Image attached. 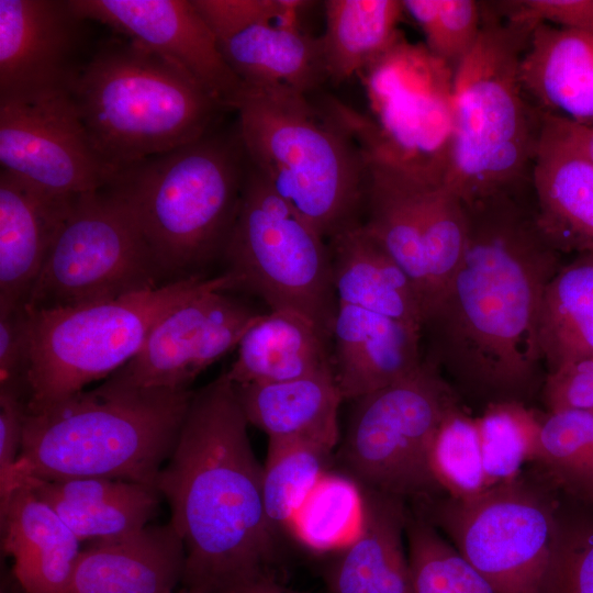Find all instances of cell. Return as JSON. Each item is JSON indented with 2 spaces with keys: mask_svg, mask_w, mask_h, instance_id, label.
Wrapping results in <instances>:
<instances>
[{
  "mask_svg": "<svg viewBox=\"0 0 593 593\" xmlns=\"http://www.w3.org/2000/svg\"><path fill=\"white\" fill-rule=\"evenodd\" d=\"M463 204L465 253L425 317V357L463 402L528 404L547 374L539 314L560 253L538 225L532 184Z\"/></svg>",
  "mask_w": 593,
  "mask_h": 593,
  "instance_id": "1",
  "label": "cell"
},
{
  "mask_svg": "<svg viewBox=\"0 0 593 593\" xmlns=\"http://www.w3.org/2000/svg\"><path fill=\"white\" fill-rule=\"evenodd\" d=\"M225 372L194 392L154 486L184 547L182 591L235 593L270 577L275 552L262 466Z\"/></svg>",
  "mask_w": 593,
  "mask_h": 593,
  "instance_id": "2",
  "label": "cell"
},
{
  "mask_svg": "<svg viewBox=\"0 0 593 593\" xmlns=\"http://www.w3.org/2000/svg\"><path fill=\"white\" fill-rule=\"evenodd\" d=\"M193 393L103 382L44 409H25L11 492L25 479L109 478L154 486Z\"/></svg>",
  "mask_w": 593,
  "mask_h": 593,
  "instance_id": "3",
  "label": "cell"
},
{
  "mask_svg": "<svg viewBox=\"0 0 593 593\" xmlns=\"http://www.w3.org/2000/svg\"><path fill=\"white\" fill-rule=\"evenodd\" d=\"M246 88L235 109L249 165L327 242L362 222L366 159L336 101Z\"/></svg>",
  "mask_w": 593,
  "mask_h": 593,
  "instance_id": "4",
  "label": "cell"
},
{
  "mask_svg": "<svg viewBox=\"0 0 593 593\" xmlns=\"http://www.w3.org/2000/svg\"><path fill=\"white\" fill-rule=\"evenodd\" d=\"M480 34L454 70L452 141L445 183L463 203L532 183L542 115L519 79L535 24L481 3Z\"/></svg>",
  "mask_w": 593,
  "mask_h": 593,
  "instance_id": "5",
  "label": "cell"
},
{
  "mask_svg": "<svg viewBox=\"0 0 593 593\" xmlns=\"http://www.w3.org/2000/svg\"><path fill=\"white\" fill-rule=\"evenodd\" d=\"M248 160L223 122L201 137L115 170L105 187L128 210L158 267L181 273L221 258Z\"/></svg>",
  "mask_w": 593,
  "mask_h": 593,
  "instance_id": "6",
  "label": "cell"
},
{
  "mask_svg": "<svg viewBox=\"0 0 593 593\" xmlns=\"http://www.w3.org/2000/svg\"><path fill=\"white\" fill-rule=\"evenodd\" d=\"M71 99L114 170L201 137L230 111L166 59L118 34L89 55Z\"/></svg>",
  "mask_w": 593,
  "mask_h": 593,
  "instance_id": "7",
  "label": "cell"
},
{
  "mask_svg": "<svg viewBox=\"0 0 593 593\" xmlns=\"http://www.w3.org/2000/svg\"><path fill=\"white\" fill-rule=\"evenodd\" d=\"M216 287L235 290L233 277L198 273L109 300L72 306L26 309V411L33 412L109 378L142 348L169 313Z\"/></svg>",
  "mask_w": 593,
  "mask_h": 593,
  "instance_id": "8",
  "label": "cell"
},
{
  "mask_svg": "<svg viewBox=\"0 0 593 593\" xmlns=\"http://www.w3.org/2000/svg\"><path fill=\"white\" fill-rule=\"evenodd\" d=\"M221 258L236 289L257 295L271 312L310 321L332 338L338 301L328 242L249 163Z\"/></svg>",
  "mask_w": 593,
  "mask_h": 593,
  "instance_id": "9",
  "label": "cell"
},
{
  "mask_svg": "<svg viewBox=\"0 0 593 593\" xmlns=\"http://www.w3.org/2000/svg\"><path fill=\"white\" fill-rule=\"evenodd\" d=\"M463 405L438 366L424 356L407 377L353 400L340 459L360 485L409 505L444 495L429 452L445 418Z\"/></svg>",
  "mask_w": 593,
  "mask_h": 593,
  "instance_id": "10",
  "label": "cell"
},
{
  "mask_svg": "<svg viewBox=\"0 0 593 593\" xmlns=\"http://www.w3.org/2000/svg\"><path fill=\"white\" fill-rule=\"evenodd\" d=\"M562 492L538 468L463 499L410 505L448 538L494 593H537Z\"/></svg>",
  "mask_w": 593,
  "mask_h": 593,
  "instance_id": "11",
  "label": "cell"
},
{
  "mask_svg": "<svg viewBox=\"0 0 593 593\" xmlns=\"http://www.w3.org/2000/svg\"><path fill=\"white\" fill-rule=\"evenodd\" d=\"M360 145L367 171L361 225L410 279L425 318L461 262L465 204L444 181Z\"/></svg>",
  "mask_w": 593,
  "mask_h": 593,
  "instance_id": "12",
  "label": "cell"
},
{
  "mask_svg": "<svg viewBox=\"0 0 593 593\" xmlns=\"http://www.w3.org/2000/svg\"><path fill=\"white\" fill-rule=\"evenodd\" d=\"M163 275L128 210L103 188L72 199L24 306L109 300L160 286Z\"/></svg>",
  "mask_w": 593,
  "mask_h": 593,
  "instance_id": "13",
  "label": "cell"
},
{
  "mask_svg": "<svg viewBox=\"0 0 593 593\" xmlns=\"http://www.w3.org/2000/svg\"><path fill=\"white\" fill-rule=\"evenodd\" d=\"M361 74L376 120L348 110L357 139L391 160L444 181L452 141L454 69L402 34Z\"/></svg>",
  "mask_w": 593,
  "mask_h": 593,
  "instance_id": "14",
  "label": "cell"
},
{
  "mask_svg": "<svg viewBox=\"0 0 593 593\" xmlns=\"http://www.w3.org/2000/svg\"><path fill=\"white\" fill-rule=\"evenodd\" d=\"M245 88L313 94L327 81L318 37L302 30V0H192Z\"/></svg>",
  "mask_w": 593,
  "mask_h": 593,
  "instance_id": "15",
  "label": "cell"
},
{
  "mask_svg": "<svg viewBox=\"0 0 593 593\" xmlns=\"http://www.w3.org/2000/svg\"><path fill=\"white\" fill-rule=\"evenodd\" d=\"M230 291L209 289L169 313L139 351L104 382L128 389L190 390L203 370L237 348L261 314Z\"/></svg>",
  "mask_w": 593,
  "mask_h": 593,
  "instance_id": "16",
  "label": "cell"
},
{
  "mask_svg": "<svg viewBox=\"0 0 593 593\" xmlns=\"http://www.w3.org/2000/svg\"><path fill=\"white\" fill-rule=\"evenodd\" d=\"M0 165L61 197L103 189L115 172L91 142L71 96L0 103Z\"/></svg>",
  "mask_w": 593,
  "mask_h": 593,
  "instance_id": "17",
  "label": "cell"
},
{
  "mask_svg": "<svg viewBox=\"0 0 593 593\" xmlns=\"http://www.w3.org/2000/svg\"><path fill=\"white\" fill-rule=\"evenodd\" d=\"M86 22L69 0H0V103L71 96Z\"/></svg>",
  "mask_w": 593,
  "mask_h": 593,
  "instance_id": "18",
  "label": "cell"
},
{
  "mask_svg": "<svg viewBox=\"0 0 593 593\" xmlns=\"http://www.w3.org/2000/svg\"><path fill=\"white\" fill-rule=\"evenodd\" d=\"M78 15L159 55L235 111L245 86L192 0H69Z\"/></svg>",
  "mask_w": 593,
  "mask_h": 593,
  "instance_id": "19",
  "label": "cell"
},
{
  "mask_svg": "<svg viewBox=\"0 0 593 593\" xmlns=\"http://www.w3.org/2000/svg\"><path fill=\"white\" fill-rule=\"evenodd\" d=\"M423 332L410 324L338 303L332 329L334 376L344 401L383 389L423 362Z\"/></svg>",
  "mask_w": 593,
  "mask_h": 593,
  "instance_id": "20",
  "label": "cell"
},
{
  "mask_svg": "<svg viewBox=\"0 0 593 593\" xmlns=\"http://www.w3.org/2000/svg\"><path fill=\"white\" fill-rule=\"evenodd\" d=\"M184 547L170 522L81 549L67 593H174Z\"/></svg>",
  "mask_w": 593,
  "mask_h": 593,
  "instance_id": "21",
  "label": "cell"
},
{
  "mask_svg": "<svg viewBox=\"0 0 593 593\" xmlns=\"http://www.w3.org/2000/svg\"><path fill=\"white\" fill-rule=\"evenodd\" d=\"M75 197L0 171V314L25 304Z\"/></svg>",
  "mask_w": 593,
  "mask_h": 593,
  "instance_id": "22",
  "label": "cell"
},
{
  "mask_svg": "<svg viewBox=\"0 0 593 593\" xmlns=\"http://www.w3.org/2000/svg\"><path fill=\"white\" fill-rule=\"evenodd\" d=\"M519 79L540 114L593 125V33L536 23Z\"/></svg>",
  "mask_w": 593,
  "mask_h": 593,
  "instance_id": "23",
  "label": "cell"
},
{
  "mask_svg": "<svg viewBox=\"0 0 593 593\" xmlns=\"http://www.w3.org/2000/svg\"><path fill=\"white\" fill-rule=\"evenodd\" d=\"M538 225L558 253H593V164L542 119L532 172Z\"/></svg>",
  "mask_w": 593,
  "mask_h": 593,
  "instance_id": "24",
  "label": "cell"
},
{
  "mask_svg": "<svg viewBox=\"0 0 593 593\" xmlns=\"http://www.w3.org/2000/svg\"><path fill=\"white\" fill-rule=\"evenodd\" d=\"M2 548L26 593H67L80 540L31 488L16 485L0 503Z\"/></svg>",
  "mask_w": 593,
  "mask_h": 593,
  "instance_id": "25",
  "label": "cell"
},
{
  "mask_svg": "<svg viewBox=\"0 0 593 593\" xmlns=\"http://www.w3.org/2000/svg\"><path fill=\"white\" fill-rule=\"evenodd\" d=\"M31 488L82 540L123 537L150 524L159 511L161 495L149 484L109 479H25Z\"/></svg>",
  "mask_w": 593,
  "mask_h": 593,
  "instance_id": "26",
  "label": "cell"
},
{
  "mask_svg": "<svg viewBox=\"0 0 593 593\" xmlns=\"http://www.w3.org/2000/svg\"><path fill=\"white\" fill-rule=\"evenodd\" d=\"M366 517L356 540L340 551L327 581L333 593H415L404 538L409 504L363 488Z\"/></svg>",
  "mask_w": 593,
  "mask_h": 593,
  "instance_id": "27",
  "label": "cell"
},
{
  "mask_svg": "<svg viewBox=\"0 0 593 593\" xmlns=\"http://www.w3.org/2000/svg\"><path fill=\"white\" fill-rule=\"evenodd\" d=\"M234 387L248 424L268 439L306 440L332 449L338 444L344 400L334 372Z\"/></svg>",
  "mask_w": 593,
  "mask_h": 593,
  "instance_id": "28",
  "label": "cell"
},
{
  "mask_svg": "<svg viewBox=\"0 0 593 593\" xmlns=\"http://www.w3.org/2000/svg\"><path fill=\"white\" fill-rule=\"evenodd\" d=\"M338 303L360 307L423 332L424 311L406 275L361 224L328 240Z\"/></svg>",
  "mask_w": 593,
  "mask_h": 593,
  "instance_id": "29",
  "label": "cell"
},
{
  "mask_svg": "<svg viewBox=\"0 0 593 593\" xmlns=\"http://www.w3.org/2000/svg\"><path fill=\"white\" fill-rule=\"evenodd\" d=\"M227 379L235 385L271 383L334 372L332 338L292 313H261L237 345Z\"/></svg>",
  "mask_w": 593,
  "mask_h": 593,
  "instance_id": "30",
  "label": "cell"
},
{
  "mask_svg": "<svg viewBox=\"0 0 593 593\" xmlns=\"http://www.w3.org/2000/svg\"><path fill=\"white\" fill-rule=\"evenodd\" d=\"M320 38L327 81L340 83L361 74L401 35L405 13L399 0H326Z\"/></svg>",
  "mask_w": 593,
  "mask_h": 593,
  "instance_id": "31",
  "label": "cell"
},
{
  "mask_svg": "<svg viewBox=\"0 0 593 593\" xmlns=\"http://www.w3.org/2000/svg\"><path fill=\"white\" fill-rule=\"evenodd\" d=\"M538 336L547 373L593 356V253L561 266L547 283Z\"/></svg>",
  "mask_w": 593,
  "mask_h": 593,
  "instance_id": "32",
  "label": "cell"
},
{
  "mask_svg": "<svg viewBox=\"0 0 593 593\" xmlns=\"http://www.w3.org/2000/svg\"><path fill=\"white\" fill-rule=\"evenodd\" d=\"M363 489L350 477L326 471L293 515L288 530L315 552L342 551L360 535Z\"/></svg>",
  "mask_w": 593,
  "mask_h": 593,
  "instance_id": "33",
  "label": "cell"
},
{
  "mask_svg": "<svg viewBox=\"0 0 593 593\" xmlns=\"http://www.w3.org/2000/svg\"><path fill=\"white\" fill-rule=\"evenodd\" d=\"M534 465L564 495L593 505V410L544 413Z\"/></svg>",
  "mask_w": 593,
  "mask_h": 593,
  "instance_id": "34",
  "label": "cell"
},
{
  "mask_svg": "<svg viewBox=\"0 0 593 593\" xmlns=\"http://www.w3.org/2000/svg\"><path fill=\"white\" fill-rule=\"evenodd\" d=\"M332 452V448L312 441L268 439L262 496L276 533L288 529L295 512L327 471Z\"/></svg>",
  "mask_w": 593,
  "mask_h": 593,
  "instance_id": "35",
  "label": "cell"
},
{
  "mask_svg": "<svg viewBox=\"0 0 593 593\" xmlns=\"http://www.w3.org/2000/svg\"><path fill=\"white\" fill-rule=\"evenodd\" d=\"M544 413L528 404H488L475 417L486 489L515 479L537 457Z\"/></svg>",
  "mask_w": 593,
  "mask_h": 593,
  "instance_id": "36",
  "label": "cell"
},
{
  "mask_svg": "<svg viewBox=\"0 0 593 593\" xmlns=\"http://www.w3.org/2000/svg\"><path fill=\"white\" fill-rule=\"evenodd\" d=\"M405 537L415 593H494L443 534L410 505Z\"/></svg>",
  "mask_w": 593,
  "mask_h": 593,
  "instance_id": "37",
  "label": "cell"
},
{
  "mask_svg": "<svg viewBox=\"0 0 593 593\" xmlns=\"http://www.w3.org/2000/svg\"><path fill=\"white\" fill-rule=\"evenodd\" d=\"M537 593H593V505L561 494Z\"/></svg>",
  "mask_w": 593,
  "mask_h": 593,
  "instance_id": "38",
  "label": "cell"
},
{
  "mask_svg": "<svg viewBox=\"0 0 593 593\" xmlns=\"http://www.w3.org/2000/svg\"><path fill=\"white\" fill-rule=\"evenodd\" d=\"M432 473L445 494L463 499L486 489L475 417L466 405L440 425L429 452Z\"/></svg>",
  "mask_w": 593,
  "mask_h": 593,
  "instance_id": "39",
  "label": "cell"
},
{
  "mask_svg": "<svg viewBox=\"0 0 593 593\" xmlns=\"http://www.w3.org/2000/svg\"><path fill=\"white\" fill-rule=\"evenodd\" d=\"M404 12L418 24L425 46L454 70L481 30V3L472 0H403Z\"/></svg>",
  "mask_w": 593,
  "mask_h": 593,
  "instance_id": "40",
  "label": "cell"
},
{
  "mask_svg": "<svg viewBox=\"0 0 593 593\" xmlns=\"http://www.w3.org/2000/svg\"><path fill=\"white\" fill-rule=\"evenodd\" d=\"M500 13L527 23H553L557 26L593 33V0H517L495 2Z\"/></svg>",
  "mask_w": 593,
  "mask_h": 593,
  "instance_id": "41",
  "label": "cell"
},
{
  "mask_svg": "<svg viewBox=\"0 0 593 593\" xmlns=\"http://www.w3.org/2000/svg\"><path fill=\"white\" fill-rule=\"evenodd\" d=\"M540 396L548 412L593 410V356L547 373Z\"/></svg>",
  "mask_w": 593,
  "mask_h": 593,
  "instance_id": "42",
  "label": "cell"
},
{
  "mask_svg": "<svg viewBox=\"0 0 593 593\" xmlns=\"http://www.w3.org/2000/svg\"><path fill=\"white\" fill-rule=\"evenodd\" d=\"M25 409L24 388L0 385V502L11 492L12 472L21 450Z\"/></svg>",
  "mask_w": 593,
  "mask_h": 593,
  "instance_id": "43",
  "label": "cell"
},
{
  "mask_svg": "<svg viewBox=\"0 0 593 593\" xmlns=\"http://www.w3.org/2000/svg\"><path fill=\"white\" fill-rule=\"evenodd\" d=\"M27 316L24 305L0 314V385L24 388Z\"/></svg>",
  "mask_w": 593,
  "mask_h": 593,
  "instance_id": "44",
  "label": "cell"
},
{
  "mask_svg": "<svg viewBox=\"0 0 593 593\" xmlns=\"http://www.w3.org/2000/svg\"><path fill=\"white\" fill-rule=\"evenodd\" d=\"M544 121L566 142L593 164V125L541 114Z\"/></svg>",
  "mask_w": 593,
  "mask_h": 593,
  "instance_id": "45",
  "label": "cell"
},
{
  "mask_svg": "<svg viewBox=\"0 0 593 593\" xmlns=\"http://www.w3.org/2000/svg\"><path fill=\"white\" fill-rule=\"evenodd\" d=\"M235 593H288L271 577L258 580Z\"/></svg>",
  "mask_w": 593,
  "mask_h": 593,
  "instance_id": "46",
  "label": "cell"
},
{
  "mask_svg": "<svg viewBox=\"0 0 593 593\" xmlns=\"http://www.w3.org/2000/svg\"><path fill=\"white\" fill-rule=\"evenodd\" d=\"M179 593H187V592H184V591L181 590Z\"/></svg>",
  "mask_w": 593,
  "mask_h": 593,
  "instance_id": "47",
  "label": "cell"
}]
</instances>
